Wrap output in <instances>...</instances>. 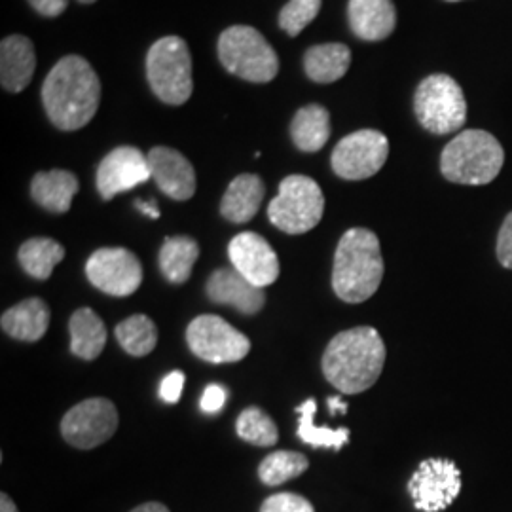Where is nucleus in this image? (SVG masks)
Instances as JSON below:
<instances>
[{"mask_svg":"<svg viewBox=\"0 0 512 512\" xmlns=\"http://www.w3.org/2000/svg\"><path fill=\"white\" fill-rule=\"evenodd\" d=\"M152 179L171 200L186 202L196 194V171L179 150L154 147L148 152Z\"/></svg>","mask_w":512,"mask_h":512,"instance_id":"16","label":"nucleus"},{"mask_svg":"<svg viewBox=\"0 0 512 512\" xmlns=\"http://www.w3.org/2000/svg\"><path fill=\"white\" fill-rule=\"evenodd\" d=\"M0 512H19L16 503L8 494H0Z\"/></svg>","mask_w":512,"mask_h":512,"instance_id":"41","label":"nucleus"},{"mask_svg":"<svg viewBox=\"0 0 512 512\" xmlns=\"http://www.w3.org/2000/svg\"><path fill=\"white\" fill-rule=\"evenodd\" d=\"M86 275L95 289L110 296H129L143 283L139 258L124 247H105L86 262Z\"/></svg>","mask_w":512,"mask_h":512,"instance_id":"13","label":"nucleus"},{"mask_svg":"<svg viewBox=\"0 0 512 512\" xmlns=\"http://www.w3.org/2000/svg\"><path fill=\"white\" fill-rule=\"evenodd\" d=\"M260 512H315V509L306 497L291 494V492H283V494L270 495L262 503Z\"/></svg>","mask_w":512,"mask_h":512,"instance_id":"33","label":"nucleus"},{"mask_svg":"<svg viewBox=\"0 0 512 512\" xmlns=\"http://www.w3.org/2000/svg\"><path fill=\"white\" fill-rule=\"evenodd\" d=\"M262 200H264L262 179L253 173L239 175L230 183L220 202V215L234 224H245L255 219Z\"/></svg>","mask_w":512,"mask_h":512,"instance_id":"21","label":"nucleus"},{"mask_svg":"<svg viewBox=\"0 0 512 512\" xmlns=\"http://www.w3.org/2000/svg\"><path fill=\"white\" fill-rule=\"evenodd\" d=\"M63 258H65V249L55 239L33 238L19 247L21 268L40 281L48 279Z\"/></svg>","mask_w":512,"mask_h":512,"instance_id":"27","label":"nucleus"},{"mask_svg":"<svg viewBox=\"0 0 512 512\" xmlns=\"http://www.w3.org/2000/svg\"><path fill=\"white\" fill-rule=\"evenodd\" d=\"M69 330H71V351L76 357L84 361H93L103 353L107 344V329L95 311L90 308L74 311Z\"/></svg>","mask_w":512,"mask_h":512,"instance_id":"24","label":"nucleus"},{"mask_svg":"<svg viewBox=\"0 0 512 512\" xmlns=\"http://www.w3.org/2000/svg\"><path fill=\"white\" fill-rule=\"evenodd\" d=\"M329 408L330 414H338V412L346 414V410H348V404L344 403L342 399H338V397H330Z\"/></svg>","mask_w":512,"mask_h":512,"instance_id":"40","label":"nucleus"},{"mask_svg":"<svg viewBox=\"0 0 512 512\" xmlns=\"http://www.w3.org/2000/svg\"><path fill=\"white\" fill-rule=\"evenodd\" d=\"M308 467H310V461L304 454L279 450L262 459L258 467V476L266 486H279L306 473Z\"/></svg>","mask_w":512,"mask_h":512,"instance_id":"30","label":"nucleus"},{"mask_svg":"<svg viewBox=\"0 0 512 512\" xmlns=\"http://www.w3.org/2000/svg\"><path fill=\"white\" fill-rule=\"evenodd\" d=\"M389 156V141L382 131L361 129L349 133L334 150L330 164L334 173L346 181H365L374 177Z\"/></svg>","mask_w":512,"mask_h":512,"instance_id":"10","label":"nucleus"},{"mask_svg":"<svg viewBox=\"0 0 512 512\" xmlns=\"http://www.w3.org/2000/svg\"><path fill=\"white\" fill-rule=\"evenodd\" d=\"M198 256H200V247L196 239L188 236L167 238L158 256L160 270L169 283L181 285L184 281H188Z\"/></svg>","mask_w":512,"mask_h":512,"instance_id":"26","label":"nucleus"},{"mask_svg":"<svg viewBox=\"0 0 512 512\" xmlns=\"http://www.w3.org/2000/svg\"><path fill=\"white\" fill-rule=\"evenodd\" d=\"M205 291L211 302L220 306H232L243 315H255L266 304L264 289L256 287L239 272L228 268L215 270L207 281Z\"/></svg>","mask_w":512,"mask_h":512,"instance_id":"17","label":"nucleus"},{"mask_svg":"<svg viewBox=\"0 0 512 512\" xmlns=\"http://www.w3.org/2000/svg\"><path fill=\"white\" fill-rule=\"evenodd\" d=\"M239 439L251 442L255 446H274L279 439V431L274 420L260 408H247L239 414L236 421Z\"/></svg>","mask_w":512,"mask_h":512,"instance_id":"31","label":"nucleus"},{"mask_svg":"<svg viewBox=\"0 0 512 512\" xmlns=\"http://www.w3.org/2000/svg\"><path fill=\"white\" fill-rule=\"evenodd\" d=\"M497 258L503 268L512 270V213L503 220L497 236Z\"/></svg>","mask_w":512,"mask_h":512,"instance_id":"34","label":"nucleus"},{"mask_svg":"<svg viewBox=\"0 0 512 512\" xmlns=\"http://www.w3.org/2000/svg\"><path fill=\"white\" fill-rule=\"evenodd\" d=\"M148 179H152L148 156L135 147L114 148L97 167V190L103 200H112Z\"/></svg>","mask_w":512,"mask_h":512,"instance_id":"14","label":"nucleus"},{"mask_svg":"<svg viewBox=\"0 0 512 512\" xmlns=\"http://www.w3.org/2000/svg\"><path fill=\"white\" fill-rule=\"evenodd\" d=\"M116 340L133 357H145L158 344V329L147 315H131L116 327Z\"/></svg>","mask_w":512,"mask_h":512,"instance_id":"29","label":"nucleus"},{"mask_svg":"<svg viewBox=\"0 0 512 512\" xmlns=\"http://www.w3.org/2000/svg\"><path fill=\"white\" fill-rule=\"evenodd\" d=\"M101 101V82L80 55H65L42 86V103L50 122L63 131H76L92 122Z\"/></svg>","mask_w":512,"mask_h":512,"instance_id":"1","label":"nucleus"},{"mask_svg":"<svg viewBox=\"0 0 512 512\" xmlns=\"http://www.w3.org/2000/svg\"><path fill=\"white\" fill-rule=\"evenodd\" d=\"M294 145L302 152H319L330 137L329 110L321 105H306L294 114L291 124Z\"/></svg>","mask_w":512,"mask_h":512,"instance_id":"25","label":"nucleus"},{"mask_svg":"<svg viewBox=\"0 0 512 512\" xmlns=\"http://www.w3.org/2000/svg\"><path fill=\"white\" fill-rule=\"evenodd\" d=\"M37 69L35 46L27 37L12 35L0 44V82L6 92H23Z\"/></svg>","mask_w":512,"mask_h":512,"instance_id":"18","label":"nucleus"},{"mask_svg":"<svg viewBox=\"0 0 512 512\" xmlns=\"http://www.w3.org/2000/svg\"><path fill=\"white\" fill-rule=\"evenodd\" d=\"M78 2H82V4H93L95 0H78Z\"/></svg>","mask_w":512,"mask_h":512,"instance_id":"42","label":"nucleus"},{"mask_svg":"<svg viewBox=\"0 0 512 512\" xmlns=\"http://www.w3.org/2000/svg\"><path fill=\"white\" fill-rule=\"evenodd\" d=\"M50 308L42 298H27L2 313V330L21 342H38L50 327Z\"/></svg>","mask_w":512,"mask_h":512,"instance_id":"20","label":"nucleus"},{"mask_svg":"<svg viewBox=\"0 0 512 512\" xmlns=\"http://www.w3.org/2000/svg\"><path fill=\"white\" fill-rule=\"evenodd\" d=\"M228 255L234 270L260 289H266L279 277V258L272 245L255 232H243L232 239Z\"/></svg>","mask_w":512,"mask_h":512,"instance_id":"15","label":"nucleus"},{"mask_svg":"<svg viewBox=\"0 0 512 512\" xmlns=\"http://www.w3.org/2000/svg\"><path fill=\"white\" fill-rule=\"evenodd\" d=\"M446 2H459V0H446Z\"/></svg>","mask_w":512,"mask_h":512,"instance_id":"43","label":"nucleus"},{"mask_svg":"<svg viewBox=\"0 0 512 512\" xmlns=\"http://www.w3.org/2000/svg\"><path fill=\"white\" fill-rule=\"evenodd\" d=\"M317 404L313 399H308L306 403L300 404L296 412H300V423H298V437L302 442L310 444L311 448H330V450H342L349 440V429L340 427V429H329V427H319L313 423L315 418Z\"/></svg>","mask_w":512,"mask_h":512,"instance_id":"28","label":"nucleus"},{"mask_svg":"<svg viewBox=\"0 0 512 512\" xmlns=\"http://www.w3.org/2000/svg\"><path fill=\"white\" fill-rule=\"evenodd\" d=\"M147 78L152 92L167 105L181 107L192 97V57L183 38H160L150 46Z\"/></svg>","mask_w":512,"mask_h":512,"instance_id":"6","label":"nucleus"},{"mask_svg":"<svg viewBox=\"0 0 512 512\" xmlns=\"http://www.w3.org/2000/svg\"><path fill=\"white\" fill-rule=\"evenodd\" d=\"M184 387V374L175 370L171 374H167L162 384H160V397L164 399L165 403L177 404L181 401Z\"/></svg>","mask_w":512,"mask_h":512,"instance_id":"35","label":"nucleus"},{"mask_svg":"<svg viewBox=\"0 0 512 512\" xmlns=\"http://www.w3.org/2000/svg\"><path fill=\"white\" fill-rule=\"evenodd\" d=\"M323 0H289L279 14V25L289 37H298L317 18Z\"/></svg>","mask_w":512,"mask_h":512,"instance_id":"32","label":"nucleus"},{"mask_svg":"<svg viewBox=\"0 0 512 512\" xmlns=\"http://www.w3.org/2000/svg\"><path fill=\"white\" fill-rule=\"evenodd\" d=\"M351 65V50L346 44L330 42L310 48L304 55L308 78L317 84H332L344 78Z\"/></svg>","mask_w":512,"mask_h":512,"instance_id":"23","label":"nucleus"},{"mask_svg":"<svg viewBox=\"0 0 512 512\" xmlns=\"http://www.w3.org/2000/svg\"><path fill=\"white\" fill-rule=\"evenodd\" d=\"M29 4L42 16L57 18L67 10L69 0H29Z\"/></svg>","mask_w":512,"mask_h":512,"instance_id":"37","label":"nucleus"},{"mask_svg":"<svg viewBox=\"0 0 512 512\" xmlns=\"http://www.w3.org/2000/svg\"><path fill=\"white\" fill-rule=\"evenodd\" d=\"M348 18L355 37L378 42L395 31L397 10L391 0H349Z\"/></svg>","mask_w":512,"mask_h":512,"instance_id":"19","label":"nucleus"},{"mask_svg":"<svg viewBox=\"0 0 512 512\" xmlns=\"http://www.w3.org/2000/svg\"><path fill=\"white\" fill-rule=\"evenodd\" d=\"M135 207H137L143 215L150 217V219H160V209H158V205L154 202H141V200H137Z\"/></svg>","mask_w":512,"mask_h":512,"instance_id":"38","label":"nucleus"},{"mask_svg":"<svg viewBox=\"0 0 512 512\" xmlns=\"http://www.w3.org/2000/svg\"><path fill=\"white\" fill-rule=\"evenodd\" d=\"M414 112L421 128L433 135H450L463 128L467 120V101L452 76L431 74L416 90Z\"/></svg>","mask_w":512,"mask_h":512,"instance_id":"7","label":"nucleus"},{"mask_svg":"<svg viewBox=\"0 0 512 512\" xmlns=\"http://www.w3.org/2000/svg\"><path fill=\"white\" fill-rule=\"evenodd\" d=\"M323 213V190L313 179L304 175H291L281 181L279 194L268 207V217L275 228L291 236L313 230L323 219Z\"/></svg>","mask_w":512,"mask_h":512,"instance_id":"8","label":"nucleus"},{"mask_svg":"<svg viewBox=\"0 0 512 512\" xmlns=\"http://www.w3.org/2000/svg\"><path fill=\"white\" fill-rule=\"evenodd\" d=\"M384 270L378 236L366 228H351L336 247L332 289L340 300L361 304L380 289Z\"/></svg>","mask_w":512,"mask_h":512,"instance_id":"3","label":"nucleus"},{"mask_svg":"<svg viewBox=\"0 0 512 512\" xmlns=\"http://www.w3.org/2000/svg\"><path fill=\"white\" fill-rule=\"evenodd\" d=\"M219 57L228 73L247 82H272L279 73V59L274 48L255 27H228L219 38Z\"/></svg>","mask_w":512,"mask_h":512,"instance_id":"5","label":"nucleus"},{"mask_svg":"<svg viewBox=\"0 0 512 512\" xmlns=\"http://www.w3.org/2000/svg\"><path fill=\"white\" fill-rule=\"evenodd\" d=\"M80 188L76 175L65 169L37 173L31 194L33 200L50 213H67L73 205V198Z\"/></svg>","mask_w":512,"mask_h":512,"instance_id":"22","label":"nucleus"},{"mask_svg":"<svg viewBox=\"0 0 512 512\" xmlns=\"http://www.w3.org/2000/svg\"><path fill=\"white\" fill-rule=\"evenodd\" d=\"M461 492V471L452 459H423L408 480V494L421 512L448 509Z\"/></svg>","mask_w":512,"mask_h":512,"instance_id":"11","label":"nucleus"},{"mask_svg":"<svg viewBox=\"0 0 512 512\" xmlns=\"http://www.w3.org/2000/svg\"><path fill=\"white\" fill-rule=\"evenodd\" d=\"M131 512H169V509L162 505V503H156V501H150V503H143L139 505L137 509H133Z\"/></svg>","mask_w":512,"mask_h":512,"instance_id":"39","label":"nucleus"},{"mask_svg":"<svg viewBox=\"0 0 512 512\" xmlns=\"http://www.w3.org/2000/svg\"><path fill=\"white\" fill-rule=\"evenodd\" d=\"M118 412L109 399H88L76 404L61 421V433L74 448L92 450L114 437Z\"/></svg>","mask_w":512,"mask_h":512,"instance_id":"12","label":"nucleus"},{"mask_svg":"<svg viewBox=\"0 0 512 512\" xmlns=\"http://www.w3.org/2000/svg\"><path fill=\"white\" fill-rule=\"evenodd\" d=\"M384 340L372 327L336 334L323 355V374L344 395H357L378 382L385 365Z\"/></svg>","mask_w":512,"mask_h":512,"instance_id":"2","label":"nucleus"},{"mask_svg":"<svg viewBox=\"0 0 512 512\" xmlns=\"http://www.w3.org/2000/svg\"><path fill=\"white\" fill-rule=\"evenodd\" d=\"M226 403V389L219 384H211L203 391L202 408L209 414L219 412Z\"/></svg>","mask_w":512,"mask_h":512,"instance_id":"36","label":"nucleus"},{"mask_svg":"<svg viewBox=\"0 0 512 512\" xmlns=\"http://www.w3.org/2000/svg\"><path fill=\"white\" fill-rule=\"evenodd\" d=\"M505 164V150L492 133L465 129L456 135L440 156V171L446 181L484 186L495 181Z\"/></svg>","mask_w":512,"mask_h":512,"instance_id":"4","label":"nucleus"},{"mask_svg":"<svg viewBox=\"0 0 512 512\" xmlns=\"http://www.w3.org/2000/svg\"><path fill=\"white\" fill-rule=\"evenodd\" d=\"M190 351L211 365L238 363L251 351V340L219 315H200L186 329Z\"/></svg>","mask_w":512,"mask_h":512,"instance_id":"9","label":"nucleus"}]
</instances>
